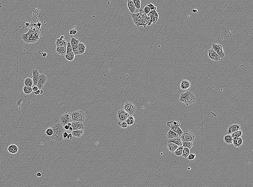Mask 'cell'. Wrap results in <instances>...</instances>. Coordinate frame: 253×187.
Segmentation results:
<instances>
[{
  "instance_id": "6da1fadb",
  "label": "cell",
  "mask_w": 253,
  "mask_h": 187,
  "mask_svg": "<svg viewBox=\"0 0 253 187\" xmlns=\"http://www.w3.org/2000/svg\"><path fill=\"white\" fill-rule=\"evenodd\" d=\"M52 128L53 129V134L50 138L54 141L59 142L64 140L63 135L66 131L64 129V128L60 124V122H58L54 123L52 126Z\"/></svg>"
},
{
  "instance_id": "7a4b0ae2",
  "label": "cell",
  "mask_w": 253,
  "mask_h": 187,
  "mask_svg": "<svg viewBox=\"0 0 253 187\" xmlns=\"http://www.w3.org/2000/svg\"><path fill=\"white\" fill-rule=\"evenodd\" d=\"M40 35L38 31L31 27L27 33L23 34L22 39L26 43H34L39 40Z\"/></svg>"
},
{
  "instance_id": "3957f363",
  "label": "cell",
  "mask_w": 253,
  "mask_h": 187,
  "mask_svg": "<svg viewBox=\"0 0 253 187\" xmlns=\"http://www.w3.org/2000/svg\"><path fill=\"white\" fill-rule=\"evenodd\" d=\"M179 101L185 104L186 105H192L196 101L194 94L191 91H187L181 94L179 96Z\"/></svg>"
},
{
  "instance_id": "277c9868",
  "label": "cell",
  "mask_w": 253,
  "mask_h": 187,
  "mask_svg": "<svg viewBox=\"0 0 253 187\" xmlns=\"http://www.w3.org/2000/svg\"><path fill=\"white\" fill-rule=\"evenodd\" d=\"M145 14L144 10L141 8L138 13L132 14L131 16L133 23L136 25L137 27L142 26L143 18Z\"/></svg>"
},
{
  "instance_id": "5b68a950",
  "label": "cell",
  "mask_w": 253,
  "mask_h": 187,
  "mask_svg": "<svg viewBox=\"0 0 253 187\" xmlns=\"http://www.w3.org/2000/svg\"><path fill=\"white\" fill-rule=\"evenodd\" d=\"M167 125L170 128L171 130L177 133L179 137L183 134V131L180 128L181 123L179 121L177 122L175 121H168L167 122Z\"/></svg>"
},
{
  "instance_id": "8992f818",
  "label": "cell",
  "mask_w": 253,
  "mask_h": 187,
  "mask_svg": "<svg viewBox=\"0 0 253 187\" xmlns=\"http://www.w3.org/2000/svg\"><path fill=\"white\" fill-rule=\"evenodd\" d=\"M71 117L72 121L83 123L85 120V114L82 110L73 112L71 113Z\"/></svg>"
},
{
  "instance_id": "52a82bcc",
  "label": "cell",
  "mask_w": 253,
  "mask_h": 187,
  "mask_svg": "<svg viewBox=\"0 0 253 187\" xmlns=\"http://www.w3.org/2000/svg\"><path fill=\"white\" fill-rule=\"evenodd\" d=\"M182 142L190 141L193 142L195 139V135L189 131L187 129H186L183 132V134L180 136Z\"/></svg>"
},
{
  "instance_id": "ba28073f",
  "label": "cell",
  "mask_w": 253,
  "mask_h": 187,
  "mask_svg": "<svg viewBox=\"0 0 253 187\" xmlns=\"http://www.w3.org/2000/svg\"><path fill=\"white\" fill-rule=\"evenodd\" d=\"M123 109L130 115H132L136 111V107L132 102L126 101L123 106Z\"/></svg>"
},
{
  "instance_id": "9c48e42d",
  "label": "cell",
  "mask_w": 253,
  "mask_h": 187,
  "mask_svg": "<svg viewBox=\"0 0 253 187\" xmlns=\"http://www.w3.org/2000/svg\"><path fill=\"white\" fill-rule=\"evenodd\" d=\"M60 122L63 127L69 122H72L71 117V113L66 112L61 115L59 118Z\"/></svg>"
},
{
  "instance_id": "30bf717a",
  "label": "cell",
  "mask_w": 253,
  "mask_h": 187,
  "mask_svg": "<svg viewBox=\"0 0 253 187\" xmlns=\"http://www.w3.org/2000/svg\"><path fill=\"white\" fill-rule=\"evenodd\" d=\"M73 52L75 56L83 54L86 50V46L84 43L79 42L77 47L75 49H73Z\"/></svg>"
},
{
  "instance_id": "8fae6325",
  "label": "cell",
  "mask_w": 253,
  "mask_h": 187,
  "mask_svg": "<svg viewBox=\"0 0 253 187\" xmlns=\"http://www.w3.org/2000/svg\"><path fill=\"white\" fill-rule=\"evenodd\" d=\"M212 48L220 57V58H223L225 56L224 51L223 47L221 44L213 43L212 45Z\"/></svg>"
},
{
  "instance_id": "7c38bea8",
  "label": "cell",
  "mask_w": 253,
  "mask_h": 187,
  "mask_svg": "<svg viewBox=\"0 0 253 187\" xmlns=\"http://www.w3.org/2000/svg\"><path fill=\"white\" fill-rule=\"evenodd\" d=\"M130 115L124 110L123 109H119L117 112L116 117L119 122L125 121Z\"/></svg>"
},
{
  "instance_id": "4fadbf2b",
  "label": "cell",
  "mask_w": 253,
  "mask_h": 187,
  "mask_svg": "<svg viewBox=\"0 0 253 187\" xmlns=\"http://www.w3.org/2000/svg\"><path fill=\"white\" fill-rule=\"evenodd\" d=\"M47 79V77L45 74H40L37 85L39 89H42L43 88L44 85L46 82Z\"/></svg>"
},
{
  "instance_id": "5bb4252c",
  "label": "cell",
  "mask_w": 253,
  "mask_h": 187,
  "mask_svg": "<svg viewBox=\"0 0 253 187\" xmlns=\"http://www.w3.org/2000/svg\"><path fill=\"white\" fill-rule=\"evenodd\" d=\"M208 55L211 59L214 61L218 62L220 60V57L214 51L213 48L209 49L208 51Z\"/></svg>"
},
{
  "instance_id": "9a60e30c",
  "label": "cell",
  "mask_w": 253,
  "mask_h": 187,
  "mask_svg": "<svg viewBox=\"0 0 253 187\" xmlns=\"http://www.w3.org/2000/svg\"><path fill=\"white\" fill-rule=\"evenodd\" d=\"M71 127L72 128L73 131L83 130L84 129V125L83 123L72 121L71 122Z\"/></svg>"
},
{
  "instance_id": "2e32d148",
  "label": "cell",
  "mask_w": 253,
  "mask_h": 187,
  "mask_svg": "<svg viewBox=\"0 0 253 187\" xmlns=\"http://www.w3.org/2000/svg\"><path fill=\"white\" fill-rule=\"evenodd\" d=\"M241 126L238 124H235L229 126L228 129L227 134H231L232 133L240 130Z\"/></svg>"
},
{
  "instance_id": "e0dca14e",
  "label": "cell",
  "mask_w": 253,
  "mask_h": 187,
  "mask_svg": "<svg viewBox=\"0 0 253 187\" xmlns=\"http://www.w3.org/2000/svg\"><path fill=\"white\" fill-rule=\"evenodd\" d=\"M32 74V79L33 82V85L34 86H37L40 73L37 70H33Z\"/></svg>"
},
{
  "instance_id": "ac0fdd59",
  "label": "cell",
  "mask_w": 253,
  "mask_h": 187,
  "mask_svg": "<svg viewBox=\"0 0 253 187\" xmlns=\"http://www.w3.org/2000/svg\"><path fill=\"white\" fill-rule=\"evenodd\" d=\"M191 86V83L190 82L187 80H183L181 82L180 88L182 90H185L189 89Z\"/></svg>"
},
{
  "instance_id": "d6986e66",
  "label": "cell",
  "mask_w": 253,
  "mask_h": 187,
  "mask_svg": "<svg viewBox=\"0 0 253 187\" xmlns=\"http://www.w3.org/2000/svg\"><path fill=\"white\" fill-rule=\"evenodd\" d=\"M243 143V140L241 137L236 138L233 137L232 140V144H233L234 147H241Z\"/></svg>"
},
{
  "instance_id": "ffe728a7",
  "label": "cell",
  "mask_w": 253,
  "mask_h": 187,
  "mask_svg": "<svg viewBox=\"0 0 253 187\" xmlns=\"http://www.w3.org/2000/svg\"><path fill=\"white\" fill-rule=\"evenodd\" d=\"M7 150L9 153L14 154L18 152V148L16 145L12 144L8 146Z\"/></svg>"
},
{
  "instance_id": "44dd1931",
  "label": "cell",
  "mask_w": 253,
  "mask_h": 187,
  "mask_svg": "<svg viewBox=\"0 0 253 187\" xmlns=\"http://www.w3.org/2000/svg\"><path fill=\"white\" fill-rule=\"evenodd\" d=\"M127 5L128 9L132 14L135 13L136 8L134 5L133 0H128L127 1Z\"/></svg>"
},
{
  "instance_id": "7402d4cb",
  "label": "cell",
  "mask_w": 253,
  "mask_h": 187,
  "mask_svg": "<svg viewBox=\"0 0 253 187\" xmlns=\"http://www.w3.org/2000/svg\"><path fill=\"white\" fill-rule=\"evenodd\" d=\"M170 142H172L177 145L178 146H182V141L181 138L179 136L172 139H168V143H169Z\"/></svg>"
},
{
  "instance_id": "603a6c76",
  "label": "cell",
  "mask_w": 253,
  "mask_h": 187,
  "mask_svg": "<svg viewBox=\"0 0 253 187\" xmlns=\"http://www.w3.org/2000/svg\"><path fill=\"white\" fill-rule=\"evenodd\" d=\"M56 51L60 55H66V47H57Z\"/></svg>"
},
{
  "instance_id": "cb8c5ba5",
  "label": "cell",
  "mask_w": 253,
  "mask_h": 187,
  "mask_svg": "<svg viewBox=\"0 0 253 187\" xmlns=\"http://www.w3.org/2000/svg\"><path fill=\"white\" fill-rule=\"evenodd\" d=\"M178 147V146L175 144L172 143V142H170V143H168L167 148L169 151L171 152H174Z\"/></svg>"
},
{
  "instance_id": "d4e9b609",
  "label": "cell",
  "mask_w": 253,
  "mask_h": 187,
  "mask_svg": "<svg viewBox=\"0 0 253 187\" xmlns=\"http://www.w3.org/2000/svg\"><path fill=\"white\" fill-rule=\"evenodd\" d=\"M79 41V40L75 37H72L70 40V43L71 47L73 49H75L78 46Z\"/></svg>"
},
{
  "instance_id": "484cf974",
  "label": "cell",
  "mask_w": 253,
  "mask_h": 187,
  "mask_svg": "<svg viewBox=\"0 0 253 187\" xmlns=\"http://www.w3.org/2000/svg\"><path fill=\"white\" fill-rule=\"evenodd\" d=\"M178 136V134L175 132H174L172 131L171 129L169 130L167 133V138L168 139H172L177 138Z\"/></svg>"
},
{
  "instance_id": "4316f807",
  "label": "cell",
  "mask_w": 253,
  "mask_h": 187,
  "mask_svg": "<svg viewBox=\"0 0 253 187\" xmlns=\"http://www.w3.org/2000/svg\"><path fill=\"white\" fill-rule=\"evenodd\" d=\"M84 133L83 130H76L73 131L72 132V134L73 137H77L78 138H80L82 137V135Z\"/></svg>"
},
{
  "instance_id": "83f0119b",
  "label": "cell",
  "mask_w": 253,
  "mask_h": 187,
  "mask_svg": "<svg viewBox=\"0 0 253 187\" xmlns=\"http://www.w3.org/2000/svg\"><path fill=\"white\" fill-rule=\"evenodd\" d=\"M224 141L227 144H232L233 138L230 134L225 135L224 137Z\"/></svg>"
},
{
  "instance_id": "f1b7e54d",
  "label": "cell",
  "mask_w": 253,
  "mask_h": 187,
  "mask_svg": "<svg viewBox=\"0 0 253 187\" xmlns=\"http://www.w3.org/2000/svg\"><path fill=\"white\" fill-rule=\"evenodd\" d=\"M24 83L25 86L32 87L33 85V79L30 77H27L24 81Z\"/></svg>"
},
{
  "instance_id": "f546056e",
  "label": "cell",
  "mask_w": 253,
  "mask_h": 187,
  "mask_svg": "<svg viewBox=\"0 0 253 187\" xmlns=\"http://www.w3.org/2000/svg\"><path fill=\"white\" fill-rule=\"evenodd\" d=\"M150 21L149 17L147 14H145L143 18V22H142V26L144 27V29H146V26H148Z\"/></svg>"
},
{
  "instance_id": "4dcf8cb0",
  "label": "cell",
  "mask_w": 253,
  "mask_h": 187,
  "mask_svg": "<svg viewBox=\"0 0 253 187\" xmlns=\"http://www.w3.org/2000/svg\"><path fill=\"white\" fill-rule=\"evenodd\" d=\"M135 118L132 115H130L127 119L126 120V122L127 123L128 126L132 125L135 122Z\"/></svg>"
},
{
  "instance_id": "1f68e13d",
  "label": "cell",
  "mask_w": 253,
  "mask_h": 187,
  "mask_svg": "<svg viewBox=\"0 0 253 187\" xmlns=\"http://www.w3.org/2000/svg\"><path fill=\"white\" fill-rule=\"evenodd\" d=\"M184 147L182 146H178L175 151L174 152L175 155L176 156H181L183 152Z\"/></svg>"
},
{
  "instance_id": "d6a6232c",
  "label": "cell",
  "mask_w": 253,
  "mask_h": 187,
  "mask_svg": "<svg viewBox=\"0 0 253 187\" xmlns=\"http://www.w3.org/2000/svg\"><path fill=\"white\" fill-rule=\"evenodd\" d=\"M23 92L26 95H29L33 92V90L32 87L24 86L23 88Z\"/></svg>"
},
{
  "instance_id": "836d02e7",
  "label": "cell",
  "mask_w": 253,
  "mask_h": 187,
  "mask_svg": "<svg viewBox=\"0 0 253 187\" xmlns=\"http://www.w3.org/2000/svg\"><path fill=\"white\" fill-rule=\"evenodd\" d=\"M148 16L150 18V21L148 24V26H150L152 24H154L157 22V21L156 20V19L154 17V16L152 14H151L150 13L148 14Z\"/></svg>"
},
{
  "instance_id": "e575fe53",
  "label": "cell",
  "mask_w": 253,
  "mask_h": 187,
  "mask_svg": "<svg viewBox=\"0 0 253 187\" xmlns=\"http://www.w3.org/2000/svg\"><path fill=\"white\" fill-rule=\"evenodd\" d=\"M75 55L73 52L72 53H69V54H66L65 56V58L69 61H72L74 60L75 58Z\"/></svg>"
},
{
  "instance_id": "d590c367",
  "label": "cell",
  "mask_w": 253,
  "mask_h": 187,
  "mask_svg": "<svg viewBox=\"0 0 253 187\" xmlns=\"http://www.w3.org/2000/svg\"><path fill=\"white\" fill-rule=\"evenodd\" d=\"M190 154V150L189 149L184 147L183 152L182 156L185 158H187Z\"/></svg>"
},
{
  "instance_id": "8d00e7d4",
  "label": "cell",
  "mask_w": 253,
  "mask_h": 187,
  "mask_svg": "<svg viewBox=\"0 0 253 187\" xmlns=\"http://www.w3.org/2000/svg\"><path fill=\"white\" fill-rule=\"evenodd\" d=\"M193 145V142H182V146L183 147L189 149L190 150L192 148Z\"/></svg>"
},
{
  "instance_id": "74e56055",
  "label": "cell",
  "mask_w": 253,
  "mask_h": 187,
  "mask_svg": "<svg viewBox=\"0 0 253 187\" xmlns=\"http://www.w3.org/2000/svg\"><path fill=\"white\" fill-rule=\"evenodd\" d=\"M242 134H243V132H242V131L240 129V130H238V131L232 133L230 135L232 138L233 137L239 138V137H241V136H242Z\"/></svg>"
},
{
  "instance_id": "f35d334b",
  "label": "cell",
  "mask_w": 253,
  "mask_h": 187,
  "mask_svg": "<svg viewBox=\"0 0 253 187\" xmlns=\"http://www.w3.org/2000/svg\"><path fill=\"white\" fill-rule=\"evenodd\" d=\"M133 1L136 8L137 9H140L141 8V0H133Z\"/></svg>"
},
{
  "instance_id": "ab89813d",
  "label": "cell",
  "mask_w": 253,
  "mask_h": 187,
  "mask_svg": "<svg viewBox=\"0 0 253 187\" xmlns=\"http://www.w3.org/2000/svg\"><path fill=\"white\" fill-rule=\"evenodd\" d=\"M45 133L47 136H51L53 134V129L52 128H49L46 129L45 131Z\"/></svg>"
},
{
  "instance_id": "60d3db41",
  "label": "cell",
  "mask_w": 253,
  "mask_h": 187,
  "mask_svg": "<svg viewBox=\"0 0 253 187\" xmlns=\"http://www.w3.org/2000/svg\"><path fill=\"white\" fill-rule=\"evenodd\" d=\"M66 48V54H69L70 53H71L73 52L71 44H70V42H68V43H67Z\"/></svg>"
},
{
  "instance_id": "b9f144b4",
  "label": "cell",
  "mask_w": 253,
  "mask_h": 187,
  "mask_svg": "<svg viewBox=\"0 0 253 187\" xmlns=\"http://www.w3.org/2000/svg\"><path fill=\"white\" fill-rule=\"evenodd\" d=\"M117 124L123 129L126 128L128 126V125L126 121L122 122H119L117 123Z\"/></svg>"
},
{
  "instance_id": "7bdbcfd3",
  "label": "cell",
  "mask_w": 253,
  "mask_h": 187,
  "mask_svg": "<svg viewBox=\"0 0 253 187\" xmlns=\"http://www.w3.org/2000/svg\"><path fill=\"white\" fill-rule=\"evenodd\" d=\"M150 13H151V14H152V15L154 16V17L156 19V20H158L159 18V14H158V13H157V12H156V11H151L150 12Z\"/></svg>"
},
{
  "instance_id": "ee69618b",
  "label": "cell",
  "mask_w": 253,
  "mask_h": 187,
  "mask_svg": "<svg viewBox=\"0 0 253 187\" xmlns=\"http://www.w3.org/2000/svg\"><path fill=\"white\" fill-rule=\"evenodd\" d=\"M147 6L149 8L151 11H156V10H157V7L156 6H154V5H153L151 3H150L149 4H148Z\"/></svg>"
},
{
  "instance_id": "f6af8a7d",
  "label": "cell",
  "mask_w": 253,
  "mask_h": 187,
  "mask_svg": "<svg viewBox=\"0 0 253 187\" xmlns=\"http://www.w3.org/2000/svg\"><path fill=\"white\" fill-rule=\"evenodd\" d=\"M196 155L195 154H191L188 157V159L190 161H193L195 159Z\"/></svg>"
},
{
  "instance_id": "bcb514c9",
  "label": "cell",
  "mask_w": 253,
  "mask_h": 187,
  "mask_svg": "<svg viewBox=\"0 0 253 187\" xmlns=\"http://www.w3.org/2000/svg\"><path fill=\"white\" fill-rule=\"evenodd\" d=\"M144 11V13L145 14L148 15V14L151 11L150 9L149 8V7L148 6H145V7L144 8V10H143Z\"/></svg>"
},
{
  "instance_id": "7dc6e473",
  "label": "cell",
  "mask_w": 253,
  "mask_h": 187,
  "mask_svg": "<svg viewBox=\"0 0 253 187\" xmlns=\"http://www.w3.org/2000/svg\"><path fill=\"white\" fill-rule=\"evenodd\" d=\"M56 45L57 47H62V40L61 41V40H60L59 38L57 39L56 41Z\"/></svg>"
},
{
  "instance_id": "c3c4849f",
  "label": "cell",
  "mask_w": 253,
  "mask_h": 187,
  "mask_svg": "<svg viewBox=\"0 0 253 187\" xmlns=\"http://www.w3.org/2000/svg\"><path fill=\"white\" fill-rule=\"evenodd\" d=\"M77 31L75 30H72L70 31L69 34L70 35H75L77 33Z\"/></svg>"
},
{
  "instance_id": "681fc988",
  "label": "cell",
  "mask_w": 253,
  "mask_h": 187,
  "mask_svg": "<svg viewBox=\"0 0 253 187\" xmlns=\"http://www.w3.org/2000/svg\"><path fill=\"white\" fill-rule=\"evenodd\" d=\"M68 135H69V134L67 133V132H65L63 133V137L64 140V139H67Z\"/></svg>"
},
{
  "instance_id": "f907efd6",
  "label": "cell",
  "mask_w": 253,
  "mask_h": 187,
  "mask_svg": "<svg viewBox=\"0 0 253 187\" xmlns=\"http://www.w3.org/2000/svg\"><path fill=\"white\" fill-rule=\"evenodd\" d=\"M73 135L72 134V133H69L68 135V137H67V139L68 140H70V139H72L73 138Z\"/></svg>"
},
{
  "instance_id": "816d5d0a",
  "label": "cell",
  "mask_w": 253,
  "mask_h": 187,
  "mask_svg": "<svg viewBox=\"0 0 253 187\" xmlns=\"http://www.w3.org/2000/svg\"><path fill=\"white\" fill-rule=\"evenodd\" d=\"M32 89H33V92H36V91H37V90H39L38 87L37 86H34V87L32 88Z\"/></svg>"
},
{
  "instance_id": "f5cc1de1",
  "label": "cell",
  "mask_w": 253,
  "mask_h": 187,
  "mask_svg": "<svg viewBox=\"0 0 253 187\" xmlns=\"http://www.w3.org/2000/svg\"><path fill=\"white\" fill-rule=\"evenodd\" d=\"M34 93L36 95H40V90L39 89L37 91L34 92Z\"/></svg>"
},
{
  "instance_id": "db71d44e",
  "label": "cell",
  "mask_w": 253,
  "mask_h": 187,
  "mask_svg": "<svg viewBox=\"0 0 253 187\" xmlns=\"http://www.w3.org/2000/svg\"><path fill=\"white\" fill-rule=\"evenodd\" d=\"M64 129L67 131V130H69V126L67 125H66L64 126Z\"/></svg>"
},
{
  "instance_id": "11a10c76",
  "label": "cell",
  "mask_w": 253,
  "mask_h": 187,
  "mask_svg": "<svg viewBox=\"0 0 253 187\" xmlns=\"http://www.w3.org/2000/svg\"><path fill=\"white\" fill-rule=\"evenodd\" d=\"M192 12L194 13H196L197 12L198 10H197L196 9H193V10H192Z\"/></svg>"
},
{
  "instance_id": "9f6ffc18",
  "label": "cell",
  "mask_w": 253,
  "mask_h": 187,
  "mask_svg": "<svg viewBox=\"0 0 253 187\" xmlns=\"http://www.w3.org/2000/svg\"><path fill=\"white\" fill-rule=\"evenodd\" d=\"M47 53H43V54H42V56H43V57L45 58V57H46L47 56Z\"/></svg>"
},
{
  "instance_id": "6f0895ef",
  "label": "cell",
  "mask_w": 253,
  "mask_h": 187,
  "mask_svg": "<svg viewBox=\"0 0 253 187\" xmlns=\"http://www.w3.org/2000/svg\"><path fill=\"white\" fill-rule=\"evenodd\" d=\"M41 175H42V174H41L40 172H38L36 174L37 176L38 177H41Z\"/></svg>"
},
{
  "instance_id": "680465c9",
  "label": "cell",
  "mask_w": 253,
  "mask_h": 187,
  "mask_svg": "<svg viewBox=\"0 0 253 187\" xmlns=\"http://www.w3.org/2000/svg\"><path fill=\"white\" fill-rule=\"evenodd\" d=\"M69 131H70L71 132H72V131L73 129L72 128V127H71V126H70V127H69Z\"/></svg>"
},
{
  "instance_id": "91938a15",
  "label": "cell",
  "mask_w": 253,
  "mask_h": 187,
  "mask_svg": "<svg viewBox=\"0 0 253 187\" xmlns=\"http://www.w3.org/2000/svg\"><path fill=\"white\" fill-rule=\"evenodd\" d=\"M43 93V90L42 89L40 90V95H42Z\"/></svg>"
},
{
  "instance_id": "94428289",
  "label": "cell",
  "mask_w": 253,
  "mask_h": 187,
  "mask_svg": "<svg viewBox=\"0 0 253 187\" xmlns=\"http://www.w3.org/2000/svg\"><path fill=\"white\" fill-rule=\"evenodd\" d=\"M60 39H61L63 40H64V36H63V35H62V36H61V37H60Z\"/></svg>"
},
{
  "instance_id": "6125c7cd",
  "label": "cell",
  "mask_w": 253,
  "mask_h": 187,
  "mask_svg": "<svg viewBox=\"0 0 253 187\" xmlns=\"http://www.w3.org/2000/svg\"><path fill=\"white\" fill-rule=\"evenodd\" d=\"M67 125L69 126V127H70V126H71V125H72V124H71V122H69V123H68Z\"/></svg>"
}]
</instances>
